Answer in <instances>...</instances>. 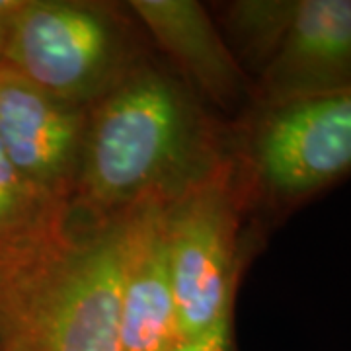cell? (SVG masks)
<instances>
[{"label": "cell", "mask_w": 351, "mask_h": 351, "mask_svg": "<svg viewBox=\"0 0 351 351\" xmlns=\"http://www.w3.org/2000/svg\"><path fill=\"white\" fill-rule=\"evenodd\" d=\"M232 154L188 86L138 64L88 110L69 225L172 205Z\"/></svg>", "instance_id": "6da1fadb"}, {"label": "cell", "mask_w": 351, "mask_h": 351, "mask_svg": "<svg viewBox=\"0 0 351 351\" xmlns=\"http://www.w3.org/2000/svg\"><path fill=\"white\" fill-rule=\"evenodd\" d=\"M135 211L98 225H69L55 242L2 254L0 351H119Z\"/></svg>", "instance_id": "7a4b0ae2"}, {"label": "cell", "mask_w": 351, "mask_h": 351, "mask_svg": "<svg viewBox=\"0 0 351 351\" xmlns=\"http://www.w3.org/2000/svg\"><path fill=\"white\" fill-rule=\"evenodd\" d=\"M234 160L248 209L285 219L351 176V90L254 101Z\"/></svg>", "instance_id": "3957f363"}, {"label": "cell", "mask_w": 351, "mask_h": 351, "mask_svg": "<svg viewBox=\"0 0 351 351\" xmlns=\"http://www.w3.org/2000/svg\"><path fill=\"white\" fill-rule=\"evenodd\" d=\"M138 64L129 29L112 10L71 0H24L2 53V66L53 98L84 108Z\"/></svg>", "instance_id": "277c9868"}, {"label": "cell", "mask_w": 351, "mask_h": 351, "mask_svg": "<svg viewBox=\"0 0 351 351\" xmlns=\"http://www.w3.org/2000/svg\"><path fill=\"white\" fill-rule=\"evenodd\" d=\"M244 211H248V203L234 154L199 186L166 207L178 341L207 330L234 302Z\"/></svg>", "instance_id": "5b68a950"}, {"label": "cell", "mask_w": 351, "mask_h": 351, "mask_svg": "<svg viewBox=\"0 0 351 351\" xmlns=\"http://www.w3.org/2000/svg\"><path fill=\"white\" fill-rule=\"evenodd\" d=\"M88 110L53 98L0 64V145L27 180L69 207L80 166Z\"/></svg>", "instance_id": "8992f818"}, {"label": "cell", "mask_w": 351, "mask_h": 351, "mask_svg": "<svg viewBox=\"0 0 351 351\" xmlns=\"http://www.w3.org/2000/svg\"><path fill=\"white\" fill-rule=\"evenodd\" d=\"M351 90V0H299L285 39L254 80V101Z\"/></svg>", "instance_id": "52a82bcc"}, {"label": "cell", "mask_w": 351, "mask_h": 351, "mask_svg": "<svg viewBox=\"0 0 351 351\" xmlns=\"http://www.w3.org/2000/svg\"><path fill=\"white\" fill-rule=\"evenodd\" d=\"M129 8L197 92L226 110H250L254 80L201 2L131 0Z\"/></svg>", "instance_id": "ba28073f"}, {"label": "cell", "mask_w": 351, "mask_h": 351, "mask_svg": "<svg viewBox=\"0 0 351 351\" xmlns=\"http://www.w3.org/2000/svg\"><path fill=\"white\" fill-rule=\"evenodd\" d=\"M166 207L135 211L119 306V351H172L178 316L168 263Z\"/></svg>", "instance_id": "9c48e42d"}, {"label": "cell", "mask_w": 351, "mask_h": 351, "mask_svg": "<svg viewBox=\"0 0 351 351\" xmlns=\"http://www.w3.org/2000/svg\"><path fill=\"white\" fill-rule=\"evenodd\" d=\"M69 203L27 180L0 145V254L36 250L66 234Z\"/></svg>", "instance_id": "30bf717a"}, {"label": "cell", "mask_w": 351, "mask_h": 351, "mask_svg": "<svg viewBox=\"0 0 351 351\" xmlns=\"http://www.w3.org/2000/svg\"><path fill=\"white\" fill-rule=\"evenodd\" d=\"M299 0H239L225 4L226 43L256 80L285 39Z\"/></svg>", "instance_id": "8fae6325"}, {"label": "cell", "mask_w": 351, "mask_h": 351, "mask_svg": "<svg viewBox=\"0 0 351 351\" xmlns=\"http://www.w3.org/2000/svg\"><path fill=\"white\" fill-rule=\"evenodd\" d=\"M232 308L234 302H230L207 330H203L193 338L178 341L172 351H234Z\"/></svg>", "instance_id": "7c38bea8"}, {"label": "cell", "mask_w": 351, "mask_h": 351, "mask_svg": "<svg viewBox=\"0 0 351 351\" xmlns=\"http://www.w3.org/2000/svg\"><path fill=\"white\" fill-rule=\"evenodd\" d=\"M12 22V20H10ZM10 22L0 20V64H2V53H4V43H6V36H8V25Z\"/></svg>", "instance_id": "4fadbf2b"}, {"label": "cell", "mask_w": 351, "mask_h": 351, "mask_svg": "<svg viewBox=\"0 0 351 351\" xmlns=\"http://www.w3.org/2000/svg\"><path fill=\"white\" fill-rule=\"evenodd\" d=\"M0 262H2V254H0Z\"/></svg>", "instance_id": "5bb4252c"}]
</instances>
